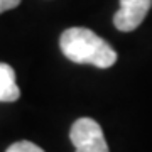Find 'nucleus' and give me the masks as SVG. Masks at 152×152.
Wrapping results in <instances>:
<instances>
[{
  "label": "nucleus",
  "instance_id": "obj_4",
  "mask_svg": "<svg viewBox=\"0 0 152 152\" xmlns=\"http://www.w3.org/2000/svg\"><path fill=\"white\" fill-rule=\"evenodd\" d=\"M20 90L15 83V71L7 63H0V102L12 103L19 100Z\"/></svg>",
  "mask_w": 152,
  "mask_h": 152
},
{
  "label": "nucleus",
  "instance_id": "obj_3",
  "mask_svg": "<svg viewBox=\"0 0 152 152\" xmlns=\"http://www.w3.org/2000/svg\"><path fill=\"white\" fill-rule=\"evenodd\" d=\"M152 7V0H120L113 26L122 32H132L140 26Z\"/></svg>",
  "mask_w": 152,
  "mask_h": 152
},
{
  "label": "nucleus",
  "instance_id": "obj_6",
  "mask_svg": "<svg viewBox=\"0 0 152 152\" xmlns=\"http://www.w3.org/2000/svg\"><path fill=\"white\" fill-rule=\"evenodd\" d=\"M19 4H20V0H0V14L15 9Z\"/></svg>",
  "mask_w": 152,
  "mask_h": 152
},
{
  "label": "nucleus",
  "instance_id": "obj_1",
  "mask_svg": "<svg viewBox=\"0 0 152 152\" xmlns=\"http://www.w3.org/2000/svg\"><path fill=\"white\" fill-rule=\"evenodd\" d=\"M59 48L63 54L76 64H91L105 69L117 63L113 48L86 27L66 29L59 37Z\"/></svg>",
  "mask_w": 152,
  "mask_h": 152
},
{
  "label": "nucleus",
  "instance_id": "obj_5",
  "mask_svg": "<svg viewBox=\"0 0 152 152\" xmlns=\"http://www.w3.org/2000/svg\"><path fill=\"white\" fill-rule=\"evenodd\" d=\"M5 152H44V151L39 145H36L34 142L19 140V142H14Z\"/></svg>",
  "mask_w": 152,
  "mask_h": 152
},
{
  "label": "nucleus",
  "instance_id": "obj_2",
  "mask_svg": "<svg viewBox=\"0 0 152 152\" xmlns=\"http://www.w3.org/2000/svg\"><path fill=\"white\" fill-rule=\"evenodd\" d=\"M69 139L76 152H110L100 124L88 117H81L71 125Z\"/></svg>",
  "mask_w": 152,
  "mask_h": 152
}]
</instances>
